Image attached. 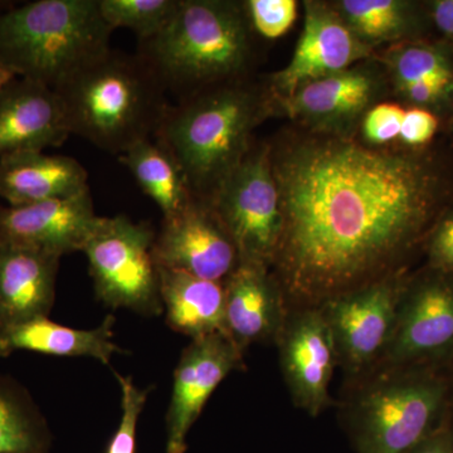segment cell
<instances>
[{
    "label": "cell",
    "mask_w": 453,
    "mask_h": 453,
    "mask_svg": "<svg viewBox=\"0 0 453 453\" xmlns=\"http://www.w3.org/2000/svg\"><path fill=\"white\" fill-rule=\"evenodd\" d=\"M119 160L130 170L142 192L157 203L163 219L177 216L196 198L177 162L153 139L136 142Z\"/></svg>",
    "instance_id": "24"
},
{
    "label": "cell",
    "mask_w": 453,
    "mask_h": 453,
    "mask_svg": "<svg viewBox=\"0 0 453 453\" xmlns=\"http://www.w3.org/2000/svg\"><path fill=\"white\" fill-rule=\"evenodd\" d=\"M210 203L237 247L240 264L271 270L281 238L282 213L270 144H253Z\"/></svg>",
    "instance_id": "8"
},
{
    "label": "cell",
    "mask_w": 453,
    "mask_h": 453,
    "mask_svg": "<svg viewBox=\"0 0 453 453\" xmlns=\"http://www.w3.org/2000/svg\"><path fill=\"white\" fill-rule=\"evenodd\" d=\"M276 345L292 401L318 417L333 403L329 387L338 365L335 342L320 306L288 310Z\"/></svg>",
    "instance_id": "13"
},
{
    "label": "cell",
    "mask_w": 453,
    "mask_h": 453,
    "mask_svg": "<svg viewBox=\"0 0 453 453\" xmlns=\"http://www.w3.org/2000/svg\"><path fill=\"white\" fill-rule=\"evenodd\" d=\"M17 73L12 68H9L4 62L0 61V94L4 91L9 83L17 79Z\"/></svg>",
    "instance_id": "36"
},
{
    "label": "cell",
    "mask_w": 453,
    "mask_h": 453,
    "mask_svg": "<svg viewBox=\"0 0 453 453\" xmlns=\"http://www.w3.org/2000/svg\"><path fill=\"white\" fill-rule=\"evenodd\" d=\"M408 453H453V428L443 423L431 436Z\"/></svg>",
    "instance_id": "35"
},
{
    "label": "cell",
    "mask_w": 453,
    "mask_h": 453,
    "mask_svg": "<svg viewBox=\"0 0 453 453\" xmlns=\"http://www.w3.org/2000/svg\"><path fill=\"white\" fill-rule=\"evenodd\" d=\"M389 85L383 65L368 58L308 83L277 109L310 133L353 135L365 113L381 103Z\"/></svg>",
    "instance_id": "11"
},
{
    "label": "cell",
    "mask_w": 453,
    "mask_h": 453,
    "mask_svg": "<svg viewBox=\"0 0 453 453\" xmlns=\"http://www.w3.org/2000/svg\"><path fill=\"white\" fill-rule=\"evenodd\" d=\"M405 103L419 109L436 107L453 96V83L445 81H419L396 89Z\"/></svg>",
    "instance_id": "33"
},
{
    "label": "cell",
    "mask_w": 453,
    "mask_h": 453,
    "mask_svg": "<svg viewBox=\"0 0 453 453\" xmlns=\"http://www.w3.org/2000/svg\"><path fill=\"white\" fill-rule=\"evenodd\" d=\"M81 164L65 155L41 150L18 151L0 157V196L8 205L68 198L89 189Z\"/></svg>",
    "instance_id": "20"
},
{
    "label": "cell",
    "mask_w": 453,
    "mask_h": 453,
    "mask_svg": "<svg viewBox=\"0 0 453 453\" xmlns=\"http://www.w3.org/2000/svg\"><path fill=\"white\" fill-rule=\"evenodd\" d=\"M428 8L432 22L453 46V0H434Z\"/></svg>",
    "instance_id": "34"
},
{
    "label": "cell",
    "mask_w": 453,
    "mask_h": 453,
    "mask_svg": "<svg viewBox=\"0 0 453 453\" xmlns=\"http://www.w3.org/2000/svg\"><path fill=\"white\" fill-rule=\"evenodd\" d=\"M115 318L107 315L95 329H73L50 321L49 318L33 319L25 323L0 329V357L16 351H33L55 357H94L110 365L121 348L112 342Z\"/></svg>",
    "instance_id": "21"
},
{
    "label": "cell",
    "mask_w": 453,
    "mask_h": 453,
    "mask_svg": "<svg viewBox=\"0 0 453 453\" xmlns=\"http://www.w3.org/2000/svg\"><path fill=\"white\" fill-rule=\"evenodd\" d=\"M49 429L28 390L0 374V453H44Z\"/></svg>",
    "instance_id": "25"
},
{
    "label": "cell",
    "mask_w": 453,
    "mask_h": 453,
    "mask_svg": "<svg viewBox=\"0 0 453 453\" xmlns=\"http://www.w3.org/2000/svg\"><path fill=\"white\" fill-rule=\"evenodd\" d=\"M407 280L398 273L321 303L349 383L368 375L383 359Z\"/></svg>",
    "instance_id": "9"
},
{
    "label": "cell",
    "mask_w": 453,
    "mask_h": 453,
    "mask_svg": "<svg viewBox=\"0 0 453 453\" xmlns=\"http://www.w3.org/2000/svg\"><path fill=\"white\" fill-rule=\"evenodd\" d=\"M342 22L369 49L421 40L426 19L421 7L408 0L329 2Z\"/></svg>",
    "instance_id": "23"
},
{
    "label": "cell",
    "mask_w": 453,
    "mask_h": 453,
    "mask_svg": "<svg viewBox=\"0 0 453 453\" xmlns=\"http://www.w3.org/2000/svg\"><path fill=\"white\" fill-rule=\"evenodd\" d=\"M452 101H453V96H452Z\"/></svg>",
    "instance_id": "38"
},
{
    "label": "cell",
    "mask_w": 453,
    "mask_h": 453,
    "mask_svg": "<svg viewBox=\"0 0 453 453\" xmlns=\"http://www.w3.org/2000/svg\"><path fill=\"white\" fill-rule=\"evenodd\" d=\"M155 237L151 225L133 222L127 216L98 219L82 252L97 297L110 308L146 316L162 314Z\"/></svg>",
    "instance_id": "7"
},
{
    "label": "cell",
    "mask_w": 453,
    "mask_h": 453,
    "mask_svg": "<svg viewBox=\"0 0 453 453\" xmlns=\"http://www.w3.org/2000/svg\"><path fill=\"white\" fill-rule=\"evenodd\" d=\"M12 7H14L12 3L9 2H0V13L4 11H8V9H11Z\"/></svg>",
    "instance_id": "37"
},
{
    "label": "cell",
    "mask_w": 453,
    "mask_h": 453,
    "mask_svg": "<svg viewBox=\"0 0 453 453\" xmlns=\"http://www.w3.org/2000/svg\"><path fill=\"white\" fill-rule=\"evenodd\" d=\"M157 266L225 282L240 265L237 247L210 202L195 198L172 219H163L154 242Z\"/></svg>",
    "instance_id": "14"
},
{
    "label": "cell",
    "mask_w": 453,
    "mask_h": 453,
    "mask_svg": "<svg viewBox=\"0 0 453 453\" xmlns=\"http://www.w3.org/2000/svg\"><path fill=\"white\" fill-rule=\"evenodd\" d=\"M242 5L253 35L266 40L281 37L294 26L297 17L295 0H247Z\"/></svg>",
    "instance_id": "28"
},
{
    "label": "cell",
    "mask_w": 453,
    "mask_h": 453,
    "mask_svg": "<svg viewBox=\"0 0 453 453\" xmlns=\"http://www.w3.org/2000/svg\"><path fill=\"white\" fill-rule=\"evenodd\" d=\"M277 112L266 83L241 77L169 106L154 140L177 162L193 196L211 202L251 150L253 131Z\"/></svg>",
    "instance_id": "2"
},
{
    "label": "cell",
    "mask_w": 453,
    "mask_h": 453,
    "mask_svg": "<svg viewBox=\"0 0 453 453\" xmlns=\"http://www.w3.org/2000/svg\"><path fill=\"white\" fill-rule=\"evenodd\" d=\"M437 116L427 109L405 110L403 122H402L399 140L407 148L417 149L419 146L428 144L438 130Z\"/></svg>",
    "instance_id": "32"
},
{
    "label": "cell",
    "mask_w": 453,
    "mask_h": 453,
    "mask_svg": "<svg viewBox=\"0 0 453 453\" xmlns=\"http://www.w3.org/2000/svg\"><path fill=\"white\" fill-rule=\"evenodd\" d=\"M61 258L0 243V329L49 318Z\"/></svg>",
    "instance_id": "19"
},
{
    "label": "cell",
    "mask_w": 453,
    "mask_h": 453,
    "mask_svg": "<svg viewBox=\"0 0 453 453\" xmlns=\"http://www.w3.org/2000/svg\"><path fill=\"white\" fill-rule=\"evenodd\" d=\"M166 323L192 340L226 332L225 282L157 266Z\"/></svg>",
    "instance_id": "22"
},
{
    "label": "cell",
    "mask_w": 453,
    "mask_h": 453,
    "mask_svg": "<svg viewBox=\"0 0 453 453\" xmlns=\"http://www.w3.org/2000/svg\"><path fill=\"white\" fill-rule=\"evenodd\" d=\"M242 368V351L225 334L192 340L174 372L166 413V452H186L188 434L210 396L226 375Z\"/></svg>",
    "instance_id": "15"
},
{
    "label": "cell",
    "mask_w": 453,
    "mask_h": 453,
    "mask_svg": "<svg viewBox=\"0 0 453 453\" xmlns=\"http://www.w3.org/2000/svg\"><path fill=\"white\" fill-rule=\"evenodd\" d=\"M226 332L244 354L252 344L276 342L288 301L270 268L240 264L225 281Z\"/></svg>",
    "instance_id": "17"
},
{
    "label": "cell",
    "mask_w": 453,
    "mask_h": 453,
    "mask_svg": "<svg viewBox=\"0 0 453 453\" xmlns=\"http://www.w3.org/2000/svg\"><path fill=\"white\" fill-rule=\"evenodd\" d=\"M425 247L429 270L453 273V205H449L438 217Z\"/></svg>",
    "instance_id": "31"
},
{
    "label": "cell",
    "mask_w": 453,
    "mask_h": 453,
    "mask_svg": "<svg viewBox=\"0 0 453 453\" xmlns=\"http://www.w3.org/2000/svg\"><path fill=\"white\" fill-rule=\"evenodd\" d=\"M56 92L71 135L119 157L136 142L154 139L170 106L165 88L142 57L111 49Z\"/></svg>",
    "instance_id": "3"
},
{
    "label": "cell",
    "mask_w": 453,
    "mask_h": 453,
    "mask_svg": "<svg viewBox=\"0 0 453 453\" xmlns=\"http://www.w3.org/2000/svg\"><path fill=\"white\" fill-rule=\"evenodd\" d=\"M452 357L453 273L428 268L427 273L405 282L395 332L374 371L434 365Z\"/></svg>",
    "instance_id": "10"
},
{
    "label": "cell",
    "mask_w": 453,
    "mask_h": 453,
    "mask_svg": "<svg viewBox=\"0 0 453 453\" xmlns=\"http://www.w3.org/2000/svg\"><path fill=\"white\" fill-rule=\"evenodd\" d=\"M179 0H98L101 16L112 31L130 29L140 42L151 40L172 22Z\"/></svg>",
    "instance_id": "27"
},
{
    "label": "cell",
    "mask_w": 453,
    "mask_h": 453,
    "mask_svg": "<svg viewBox=\"0 0 453 453\" xmlns=\"http://www.w3.org/2000/svg\"><path fill=\"white\" fill-rule=\"evenodd\" d=\"M115 375L121 389V419L106 453H135L136 428L149 389L139 388L131 377Z\"/></svg>",
    "instance_id": "29"
},
{
    "label": "cell",
    "mask_w": 453,
    "mask_h": 453,
    "mask_svg": "<svg viewBox=\"0 0 453 453\" xmlns=\"http://www.w3.org/2000/svg\"><path fill=\"white\" fill-rule=\"evenodd\" d=\"M378 61L386 68L395 91L419 81L453 83L451 50L442 44L423 40L393 44Z\"/></svg>",
    "instance_id": "26"
},
{
    "label": "cell",
    "mask_w": 453,
    "mask_h": 453,
    "mask_svg": "<svg viewBox=\"0 0 453 453\" xmlns=\"http://www.w3.org/2000/svg\"><path fill=\"white\" fill-rule=\"evenodd\" d=\"M253 32L242 2L179 0L172 22L138 55L165 91L180 100L232 80L249 76Z\"/></svg>",
    "instance_id": "4"
},
{
    "label": "cell",
    "mask_w": 453,
    "mask_h": 453,
    "mask_svg": "<svg viewBox=\"0 0 453 453\" xmlns=\"http://www.w3.org/2000/svg\"><path fill=\"white\" fill-rule=\"evenodd\" d=\"M98 219L89 189L35 204L0 205V243L62 258L82 251Z\"/></svg>",
    "instance_id": "16"
},
{
    "label": "cell",
    "mask_w": 453,
    "mask_h": 453,
    "mask_svg": "<svg viewBox=\"0 0 453 453\" xmlns=\"http://www.w3.org/2000/svg\"><path fill=\"white\" fill-rule=\"evenodd\" d=\"M405 110L398 104L381 103L372 106L360 122V133L365 144L388 145L399 139Z\"/></svg>",
    "instance_id": "30"
},
{
    "label": "cell",
    "mask_w": 453,
    "mask_h": 453,
    "mask_svg": "<svg viewBox=\"0 0 453 453\" xmlns=\"http://www.w3.org/2000/svg\"><path fill=\"white\" fill-rule=\"evenodd\" d=\"M350 386L345 418L357 453H408L443 425L449 383L434 365L380 368Z\"/></svg>",
    "instance_id": "6"
},
{
    "label": "cell",
    "mask_w": 453,
    "mask_h": 453,
    "mask_svg": "<svg viewBox=\"0 0 453 453\" xmlns=\"http://www.w3.org/2000/svg\"><path fill=\"white\" fill-rule=\"evenodd\" d=\"M70 136L55 89L17 77L0 94V157L58 148Z\"/></svg>",
    "instance_id": "18"
},
{
    "label": "cell",
    "mask_w": 453,
    "mask_h": 453,
    "mask_svg": "<svg viewBox=\"0 0 453 453\" xmlns=\"http://www.w3.org/2000/svg\"><path fill=\"white\" fill-rule=\"evenodd\" d=\"M98 0H37L0 13V61L56 89L110 47Z\"/></svg>",
    "instance_id": "5"
},
{
    "label": "cell",
    "mask_w": 453,
    "mask_h": 453,
    "mask_svg": "<svg viewBox=\"0 0 453 453\" xmlns=\"http://www.w3.org/2000/svg\"><path fill=\"white\" fill-rule=\"evenodd\" d=\"M303 8L305 22L290 64L271 74L266 82L276 106L308 83L342 73L371 58L372 53L329 2L306 0Z\"/></svg>",
    "instance_id": "12"
},
{
    "label": "cell",
    "mask_w": 453,
    "mask_h": 453,
    "mask_svg": "<svg viewBox=\"0 0 453 453\" xmlns=\"http://www.w3.org/2000/svg\"><path fill=\"white\" fill-rule=\"evenodd\" d=\"M270 157L282 213L271 273L288 309L403 273L449 207L445 169L418 149L303 129Z\"/></svg>",
    "instance_id": "1"
}]
</instances>
